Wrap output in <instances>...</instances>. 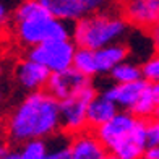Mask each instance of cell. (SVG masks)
Masks as SVG:
<instances>
[{
  "instance_id": "6da1fadb",
  "label": "cell",
  "mask_w": 159,
  "mask_h": 159,
  "mask_svg": "<svg viewBox=\"0 0 159 159\" xmlns=\"http://www.w3.org/2000/svg\"><path fill=\"white\" fill-rule=\"evenodd\" d=\"M60 128V101L47 89L28 94L8 120V136L15 143L47 138Z\"/></svg>"
},
{
  "instance_id": "7a4b0ae2",
  "label": "cell",
  "mask_w": 159,
  "mask_h": 159,
  "mask_svg": "<svg viewBox=\"0 0 159 159\" xmlns=\"http://www.w3.org/2000/svg\"><path fill=\"white\" fill-rule=\"evenodd\" d=\"M127 28V20L120 16L104 15V13L84 15L75 21L71 39L78 47L98 50L124 38Z\"/></svg>"
},
{
  "instance_id": "3957f363",
  "label": "cell",
  "mask_w": 159,
  "mask_h": 159,
  "mask_svg": "<svg viewBox=\"0 0 159 159\" xmlns=\"http://www.w3.org/2000/svg\"><path fill=\"white\" fill-rule=\"evenodd\" d=\"M71 34L73 30H70L65 21L54 18L50 13H42L39 16L16 23V38L28 47L55 39H70Z\"/></svg>"
},
{
  "instance_id": "277c9868",
  "label": "cell",
  "mask_w": 159,
  "mask_h": 159,
  "mask_svg": "<svg viewBox=\"0 0 159 159\" xmlns=\"http://www.w3.org/2000/svg\"><path fill=\"white\" fill-rule=\"evenodd\" d=\"M76 47L78 46L70 39L47 41L42 44L28 47L26 59L46 65L50 71H60L68 67H73V57Z\"/></svg>"
},
{
  "instance_id": "5b68a950",
  "label": "cell",
  "mask_w": 159,
  "mask_h": 159,
  "mask_svg": "<svg viewBox=\"0 0 159 159\" xmlns=\"http://www.w3.org/2000/svg\"><path fill=\"white\" fill-rule=\"evenodd\" d=\"M98 96L93 84L86 86L76 94L60 101V128L67 133H78L88 127V107Z\"/></svg>"
},
{
  "instance_id": "8992f818",
  "label": "cell",
  "mask_w": 159,
  "mask_h": 159,
  "mask_svg": "<svg viewBox=\"0 0 159 159\" xmlns=\"http://www.w3.org/2000/svg\"><path fill=\"white\" fill-rule=\"evenodd\" d=\"M89 84H93L89 76H86L75 67H68L60 71H52V75H50L49 81L46 84V89L54 98L62 101L76 94L78 91H81L83 88H86Z\"/></svg>"
},
{
  "instance_id": "52a82bcc",
  "label": "cell",
  "mask_w": 159,
  "mask_h": 159,
  "mask_svg": "<svg viewBox=\"0 0 159 159\" xmlns=\"http://www.w3.org/2000/svg\"><path fill=\"white\" fill-rule=\"evenodd\" d=\"M136 122H138V117L130 111L117 112L109 122H106V124L96 128V135L104 143V146L109 151H112L122 140H125L130 135V132L135 128Z\"/></svg>"
},
{
  "instance_id": "ba28073f",
  "label": "cell",
  "mask_w": 159,
  "mask_h": 159,
  "mask_svg": "<svg viewBox=\"0 0 159 159\" xmlns=\"http://www.w3.org/2000/svg\"><path fill=\"white\" fill-rule=\"evenodd\" d=\"M148 146V119H140L125 140H122L111 153L119 159H141Z\"/></svg>"
},
{
  "instance_id": "9c48e42d",
  "label": "cell",
  "mask_w": 159,
  "mask_h": 159,
  "mask_svg": "<svg viewBox=\"0 0 159 159\" xmlns=\"http://www.w3.org/2000/svg\"><path fill=\"white\" fill-rule=\"evenodd\" d=\"M124 16L128 23L151 30L159 23V0H125Z\"/></svg>"
},
{
  "instance_id": "30bf717a",
  "label": "cell",
  "mask_w": 159,
  "mask_h": 159,
  "mask_svg": "<svg viewBox=\"0 0 159 159\" xmlns=\"http://www.w3.org/2000/svg\"><path fill=\"white\" fill-rule=\"evenodd\" d=\"M148 86H149V81L141 78V80L128 81V83H115L109 86L107 89H104L102 94L106 98H109L111 101H114L122 109L132 111V107L136 104V101L141 98V94Z\"/></svg>"
},
{
  "instance_id": "8fae6325",
  "label": "cell",
  "mask_w": 159,
  "mask_h": 159,
  "mask_svg": "<svg viewBox=\"0 0 159 159\" xmlns=\"http://www.w3.org/2000/svg\"><path fill=\"white\" fill-rule=\"evenodd\" d=\"M70 151L73 159H106L107 148L98 138L96 132L83 130L73 135L70 141Z\"/></svg>"
},
{
  "instance_id": "7c38bea8",
  "label": "cell",
  "mask_w": 159,
  "mask_h": 159,
  "mask_svg": "<svg viewBox=\"0 0 159 159\" xmlns=\"http://www.w3.org/2000/svg\"><path fill=\"white\" fill-rule=\"evenodd\" d=\"M50 75H52V71H50L46 65H42L39 62H34V60H30V59L21 60L16 65V70H15L16 81L23 86L25 89H31V91L46 88Z\"/></svg>"
},
{
  "instance_id": "4fadbf2b",
  "label": "cell",
  "mask_w": 159,
  "mask_h": 159,
  "mask_svg": "<svg viewBox=\"0 0 159 159\" xmlns=\"http://www.w3.org/2000/svg\"><path fill=\"white\" fill-rule=\"evenodd\" d=\"M39 2L54 18L62 21H76L89 13L81 0H39Z\"/></svg>"
},
{
  "instance_id": "5bb4252c",
  "label": "cell",
  "mask_w": 159,
  "mask_h": 159,
  "mask_svg": "<svg viewBox=\"0 0 159 159\" xmlns=\"http://www.w3.org/2000/svg\"><path fill=\"white\" fill-rule=\"evenodd\" d=\"M117 112H119V106L114 101L106 98L104 94H98L89 102L88 107V127L96 130L102 124L109 122Z\"/></svg>"
},
{
  "instance_id": "9a60e30c",
  "label": "cell",
  "mask_w": 159,
  "mask_h": 159,
  "mask_svg": "<svg viewBox=\"0 0 159 159\" xmlns=\"http://www.w3.org/2000/svg\"><path fill=\"white\" fill-rule=\"evenodd\" d=\"M128 55V49L124 44H109L102 49L96 50V63L99 73H111V70L115 65L122 63Z\"/></svg>"
},
{
  "instance_id": "2e32d148",
  "label": "cell",
  "mask_w": 159,
  "mask_h": 159,
  "mask_svg": "<svg viewBox=\"0 0 159 159\" xmlns=\"http://www.w3.org/2000/svg\"><path fill=\"white\" fill-rule=\"evenodd\" d=\"M73 67L89 78L98 75L99 70L96 63V50L88 47H76V52L73 57Z\"/></svg>"
},
{
  "instance_id": "e0dca14e",
  "label": "cell",
  "mask_w": 159,
  "mask_h": 159,
  "mask_svg": "<svg viewBox=\"0 0 159 159\" xmlns=\"http://www.w3.org/2000/svg\"><path fill=\"white\" fill-rule=\"evenodd\" d=\"M157 111V104H156V99H154V94L151 91V83L144 93L141 94V98L136 101V104L132 107V114H135L136 117L140 119H149V117H154V114Z\"/></svg>"
},
{
  "instance_id": "ac0fdd59",
  "label": "cell",
  "mask_w": 159,
  "mask_h": 159,
  "mask_svg": "<svg viewBox=\"0 0 159 159\" xmlns=\"http://www.w3.org/2000/svg\"><path fill=\"white\" fill-rule=\"evenodd\" d=\"M111 78L115 83H128V81H136L143 78V70L136 67L133 63L122 62L111 70Z\"/></svg>"
},
{
  "instance_id": "d6986e66",
  "label": "cell",
  "mask_w": 159,
  "mask_h": 159,
  "mask_svg": "<svg viewBox=\"0 0 159 159\" xmlns=\"http://www.w3.org/2000/svg\"><path fill=\"white\" fill-rule=\"evenodd\" d=\"M18 159H49V146L44 138H36L23 143Z\"/></svg>"
},
{
  "instance_id": "ffe728a7",
  "label": "cell",
  "mask_w": 159,
  "mask_h": 159,
  "mask_svg": "<svg viewBox=\"0 0 159 159\" xmlns=\"http://www.w3.org/2000/svg\"><path fill=\"white\" fill-rule=\"evenodd\" d=\"M42 13H49V11L41 5L39 0H25L15 11V21L16 23L18 21H25L34 16H39Z\"/></svg>"
},
{
  "instance_id": "44dd1931",
  "label": "cell",
  "mask_w": 159,
  "mask_h": 159,
  "mask_svg": "<svg viewBox=\"0 0 159 159\" xmlns=\"http://www.w3.org/2000/svg\"><path fill=\"white\" fill-rule=\"evenodd\" d=\"M141 70H143V78L148 80L149 83L159 81V54H156L154 57H151L149 60L144 62Z\"/></svg>"
},
{
  "instance_id": "7402d4cb",
  "label": "cell",
  "mask_w": 159,
  "mask_h": 159,
  "mask_svg": "<svg viewBox=\"0 0 159 159\" xmlns=\"http://www.w3.org/2000/svg\"><path fill=\"white\" fill-rule=\"evenodd\" d=\"M49 159H73L70 151V143L60 144L54 149H49Z\"/></svg>"
},
{
  "instance_id": "603a6c76",
  "label": "cell",
  "mask_w": 159,
  "mask_h": 159,
  "mask_svg": "<svg viewBox=\"0 0 159 159\" xmlns=\"http://www.w3.org/2000/svg\"><path fill=\"white\" fill-rule=\"evenodd\" d=\"M159 144V122H148V146Z\"/></svg>"
},
{
  "instance_id": "cb8c5ba5",
  "label": "cell",
  "mask_w": 159,
  "mask_h": 159,
  "mask_svg": "<svg viewBox=\"0 0 159 159\" xmlns=\"http://www.w3.org/2000/svg\"><path fill=\"white\" fill-rule=\"evenodd\" d=\"M143 159H159V144H151L144 149Z\"/></svg>"
},
{
  "instance_id": "d4e9b609",
  "label": "cell",
  "mask_w": 159,
  "mask_h": 159,
  "mask_svg": "<svg viewBox=\"0 0 159 159\" xmlns=\"http://www.w3.org/2000/svg\"><path fill=\"white\" fill-rule=\"evenodd\" d=\"M81 2L88 8V11H96L106 3V0H81Z\"/></svg>"
},
{
  "instance_id": "484cf974",
  "label": "cell",
  "mask_w": 159,
  "mask_h": 159,
  "mask_svg": "<svg viewBox=\"0 0 159 159\" xmlns=\"http://www.w3.org/2000/svg\"><path fill=\"white\" fill-rule=\"evenodd\" d=\"M149 33H151V39H153L154 46H156L157 52H159V23H157V25H154L153 28H151Z\"/></svg>"
},
{
  "instance_id": "4316f807",
  "label": "cell",
  "mask_w": 159,
  "mask_h": 159,
  "mask_svg": "<svg viewBox=\"0 0 159 159\" xmlns=\"http://www.w3.org/2000/svg\"><path fill=\"white\" fill-rule=\"evenodd\" d=\"M151 91H153V94H154L156 104H157V109H159V81L151 83Z\"/></svg>"
},
{
  "instance_id": "83f0119b",
  "label": "cell",
  "mask_w": 159,
  "mask_h": 159,
  "mask_svg": "<svg viewBox=\"0 0 159 159\" xmlns=\"http://www.w3.org/2000/svg\"><path fill=\"white\" fill-rule=\"evenodd\" d=\"M18 156H20V151H8V153L0 159H18Z\"/></svg>"
},
{
  "instance_id": "f1b7e54d",
  "label": "cell",
  "mask_w": 159,
  "mask_h": 159,
  "mask_svg": "<svg viewBox=\"0 0 159 159\" xmlns=\"http://www.w3.org/2000/svg\"><path fill=\"white\" fill-rule=\"evenodd\" d=\"M5 20H7V8L0 3V23H3Z\"/></svg>"
},
{
  "instance_id": "f546056e",
  "label": "cell",
  "mask_w": 159,
  "mask_h": 159,
  "mask_svg": "<svg viewBox=\"0 0 159 159\" xmlns=\"http://www.w3.org/2000/svg\"><path fill=\"white\" fill-rule=\"evenodd\" d=\"M7 153H8V148H7V144L0 141V157H3Z\"/></svg>"
},
{
  "instance_id": "4dcf8cb0",
  "label": "cell",
  "mask_w": 159,
  "mask_h": 159,
  "mask_svg": "<svg viewBox=\"0 0 159 159\" xmlns=\"http://www.w3.org/2000/svg\"><path fill=\"white\" fill-rule=\"evenodd\" d=\"M106 159H119V157L115 156L114 153H111V154H107V157H106Z\"/></svg>"
},
{
  "instance_id": "1f68e13d",
  "label": "cell",
  "mask_w": 159,
  "mask_h": 159,
  "mask_svg": "<svg viewBox=\"0 0 159 159\" xmlns=\"http://www.w3.org/2000/svg\"><path fill=\"white\" fill-rule=\"evenodd\" d=\"M154 117H156V120H157V122H159V109H157V111H156V114H154Z\"/></svg>"
},
{
  "instance_id": "d6a6232c",
  "label": "cell",
  "mask_w": 159,
  "mask_h": 159,
  "mask_svg": "<svg viewBox=\"0 0 159 159\" xmlns=\"http://www.w3.org/2000/svg\"><path fill=\"white\" fill-rule=\"evenodd\" d=\"M0 101H2V93H0Z\"/></svg>"
},
{
  "instance_id": "836d02e7",
  "label": "cell",
  "mask_w": 159,
  "mask_h": 159,
  "mask_svg": "<svg viewBox=\"0 0 159 159\" xmlns=\"http://www.w3.org/2000/svg\"><path fill=\"white\" fill-rule=\"evenodd\" d=\"M0 73H2V70H0Z\"/></svg>"
}]
</instances>
